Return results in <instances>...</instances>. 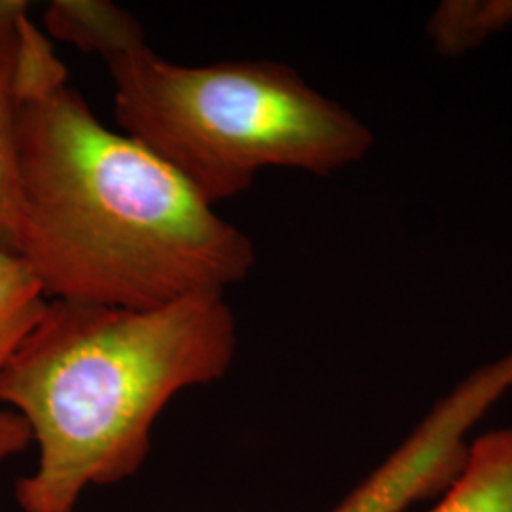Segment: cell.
I'll return each mask as SVG.
<instances>
[{"label": "cell", "instance_id": "8", "mask_svg": "<svg viewBox=\"0 0 512 512\" xmlns=\"http://www.w3.org/2000/svg\"><path fill=\"white\" fill-rule=\"evenodd\" d=\"M48 304L31 266L14 249H0V372L37 327Z\"/></svg>", "mask_w": 512, "mask_h": 512}, {"label": "cell", "instance_id": "3", "mask_svg": "<svg viewBox=\"0 0 512 512\" xmlns=\"http://www.w3.org/2000/svg\"><path fill=\"white\" fill-rule=\"evenodd\" d=\"M103 63L120 129L211 205L245 192L262 169L329 177L374 145L353 112L277 61L192 67L156 54L145 37Z\"/></svg>", "mask_w": 512, "mask_h": 512}, {"label": "cell", "instance_id": "9", "mask_svg": "<svg viewBox=\"0 0 512 512\" xmlns=\"http://www.w3.org/2000/svg\"><path fill=\"white\" fill-rule=\"evenodd\" d=\"M512 25V0H448L435 8L427 33L437 52L458 57Z\"/></svg>", "mask_w": 512, "mask_h": 512}, {"label": "cell", "instance_id": "2", "mask_svg": "<svg viewBox=\"0 0 512 512\" xmlns=\"http://www.w3.org/2000/svg\"><path fill=\"white\" fill-rule=\"evenodd\" d=\"M236 351L222 293L143 310L52 298L0 372V404L38 446L35 471L16 484L19 511L74 512L88 488L137 475L165 406L219 382Z\"/></svg>", "mask_w": 512, "mask_h": 512}, {"label": "cell", "instance_id": "6", "mask_svg": "<svg viewBox=\"0 0 512 512\" xmlns=\"http://www.w3.org/2000/svg\"><path fill=\"white\" fill-rule=\"evenodd\" d=\"M429 512H512V425L469 442L458 476Z\"/></svg>", "mask_w": 512, "mask_h": 512}, {"label": "cell", "instance_id": "7", "mask_svg": "<svg viewBox=\"0 0 512 512\" xmlns=\"http://www.w3.org/2000/svg\"><path fill=\"white\" fill-rule=\"evenodd\" d=\"M44 29L48 37L101 59L145 38L141 21L109 0H54L44 10Z\"/></svg>", "mask_w": 512, "mask_h": 512}, {"label": "cell", "instance_id": "4", "mask_svg": "<svg viewBox=\"0 0 512 512\" xmlns=\"http://www.w3.org/2000/svg\"><path fill=\"white\" fill-rule=\"evenodd\" d=\"M512 389V353L469 374L330 512H404L458 476L469 433Z\"/></svg>", "mask_w": 512, "mask_h": 512}, {"label": "cell", "instance_id": "1", "mask_svg": "<svg viewBox=\"0 0 512 512\" xmlns=\"http://www.w3.org/2000/svg\"><path fill=\"white\" fill-rule=\"evenodd\" d=\"M12 249L50 298L156 308L226 293L255 245L145 145L107 128L61 61L31 69L19 109Z\"/></svg>", "mask_w": 512, "mask_h": 512}, {"label": "cell", "instance_id": "10", "mask_svg": "<svg viewBox=\"0 0 512 512\" xmlns=\"http://www.w3.org/2000/svg\"><path fill=\"white\" fill-rule=\"evenodd\" d=\"M31 444V431L23 418L10 408H0V465L27 452Z\"/></svg>", "mask_w": 512, "mask_h": 512}, {"label": "cell", "instance_id": "5", "mask_svg": "<svg viewBox=\"0 0 512 512\" xmlns=\"http://www.w3.org/2000/svg\"><path fill=\"white\" fill-rule=\"evenodd\" d=\"M29 2L0 0V249H12L18 207L19 109L25 92L27 48L35 31Z\"/></svg>", "mask_w": 512, "mask_h": 512}]
</instances>
